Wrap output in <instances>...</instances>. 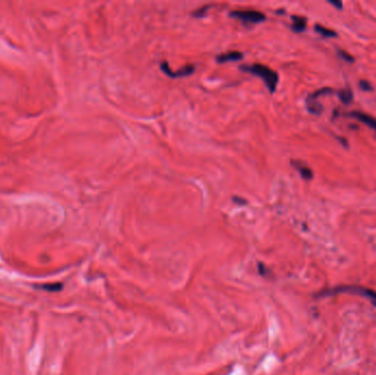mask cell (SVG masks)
<instances>
[{
    "label": "cell",
    "instance_id": "1",
    "mask_svg": "<svg viewBox=\"0 0 376 375\" xmlns=\"http://www.w3.org/2000/svg\"><path fill=\"white\" fill-rule=\"evenodd\" d=\"M240 68L243 72L251 73V74H253V75L259 76L263 79V82L265 83V85L271 93H274L276 90L277 84H278V74L273 71L272 68L267 67L265 65H262V64L244 65Z\"/></svg>",
    "mask_w": 376,
    "mask_h": 375
},
{
    "label": "cell",
    "instance_id": "2",
    "mask_svg": "<svg viewBox=\"0 0 376 375\" xmlns=\"http://www.w3.org/2000/svg\"><path fill=\"white\" fill-rule=\"evenodd\" d=\"M341 293H347V294H354L358 295V296L365 297L368 299L371 304H373L376 307V293L371 291L368 288H364L362 286H339L334 289H330V291L323 292V296H331V295L335 294H341Z\"/></svg>",
    "mask_w": 376,
    "mask_h": 375
},
{
    "label": "cell",
    "instance_id": "3",
    "mask_svg": "<svg viewBox=\"0 0 376 375\" xmlns=\"http://www.w3.org/2000/svg\"><path fill=\"white\" fill-rule=\"evenodd\" d=\"M230 16L246 22V24H260V22H263L266 19L264 14L256 10H236L230 13Z\"/></svg>",
    "mask_w": 376,
    "mask_h": 375
},
{
    "label": "cell",
    "instance_id": "4",
    "mask_svg": "<svg viewBox=\"0 0 376 375\" xmlns=\"http://www.w3.org/2000/svg\"><path fill=\"white\" fill-rule=\"evenodd\" d=\"M161 70L166 74V75L176 78V77H183V76L191 75V74L195 72V67H194V65H186L183 68H180V70L174 72L168 67V64L166 63V62H163V63L161 64Z\"/></svg>",
    "mask_w": 376,
    "mask_h": 375
},
{
    "label": "cell",
    "instance_id": "5",
    "mask_svg": "<svg viewBox=\"0 0 376 375\" xmlns=\"http://www.w3.org/2000/svg\"><path fill=\"white\" fill-rule=\"evenodd\" d=\"M349 116L352 117V118L357 119L358 121H361L364 124H366V126L371 127L376 131V118H373L369 115H366V113L358 112V111H352V112L349 113Z\"/></svg>",
    "mask_w": 376,
    "mask_h": 375
},
{
    "label": "cell",
    "instance_id": "6",
    "mask_svg": "<svg viewBox=\"0 0 376 375\" xmlns=\"http://www.w3.org/2000/svg\"><path fill=\"white\" fill-rule=\"evenodd\" d=\"M243 58V54L239 51H230V52L222 53L217 56V62L218 63H226V62L230 61H239Z\"/></svg>",
    "mask_w": 376,
    "mask_h": 375
},
{
    "label": "cell",
    "instance_id": "7",
    "mask_svg": "<svg viewBox=\"0 0 376 375\" xmlns=\"http://www.w3.org/2000/svg\"><path fill=\"white\" fill-rule=\"evenodd\" d=\"M293 165L300 173L301 177H303L304 179H311L313 177L312 170L308 166L304 165V164H301L300 162H293Z\"/></svg>",
    "mask_w": 376,
    "mask_h": 375
},
{
    "label": "cell",
    "instance_id": "8",
    "mask_svg": "<svg viewBox=\"0 0 376 375\" xmlns=\"http://www.w3.org/2000/svg\"><path fill=\"white\" fill-rule=\"evenodd\" d=\"M293 25H292V29L295 32H303L306 29V25H307V20L304 18V17H298V16H293Z\"/></svg>",
    "mask_w": 376,
    "mask_h": 375
},
{
    "label": "cell",
    "instance_id": "9",
    "mask_svg": "<svg viewBox=\"0 0 376 375\" xmlns=\"http://www.w3.org/2000/svg\"><path fill=\"white\" fill-rule=\"evenodd\" d=\"M339 98L340 100L343 102V104H350L353 99V93L350 89H341L338 92Z\"/></svg>",
    "mask_w": 376,
    "mask_h": 375
},
{
    "label": "cell",
    "instance_id": "10",
    "mask_svg": "<svg viewBox=\"0 0 376 375\" xmlns=\"http://www.w3.org/2000/svg\"><path fill=\"white\" fill-rule=\"evenodd\" d=\"M315 30L319 34H321L322 37H326V38H335V37H337V33H335L333 30H330V29H328V28L322 27L320 25H316Z\"/></svg>",
    "mask_w": 376,
    "mask_h": 375
},
{
    "label": "cell",
    "instance_id": "11",
    "mask_svg": "<svg viewBox=\"0 0 376 375\" xmlns=\"http://www.w3.org/2000/svg\"><path fill=\"white\" fill-rule=\"evenodd\" d=\"M338 54L342 58L343 60L347 61L349 63H352L353 61H354V59H353V56H351L349 53H346L345 51H341V50H338Z\"/></svg>",
    "mask_w": 376,
    "mask_h": 375
},
{
    "label": "cell",
    "instance_id": "12",
    "mask_svg": "<svg viewBox=\"0 0 376 375\" xmlns=\"http://www.w3.org/2000/svg\"><path fill=\"white\" fill-rule=\"evenodd\" d=\"M358 85H360V87H361L363 90H365V92H367V90H372L371 84H369V83L366 82V81H361L360 84H358Z\"/></svg>",
    "mask_w": 376,
    "mask_h": 375
},
{
    "label": "cell",
    "instance_id": "13",
    "mask_svg": "<svg viewBox=\"0 0 376 375\" xmlns=\"http://www.w3.org/2000/svg\"><path fill=\"white\" fill-rule=\"evenodd\" d=\"M329 4L333 5L334 7H337V9H339V10H341V9L343 8V4L341 3V2H337V0H330Z\"/></svg>",
    "mask_w": 376,
    "mask_h": 375
}]
</instances>
